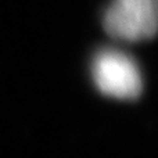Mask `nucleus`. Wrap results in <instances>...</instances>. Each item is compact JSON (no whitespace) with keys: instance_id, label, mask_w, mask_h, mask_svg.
<instances>
[{"instance_id":"obj_1","label":"nucleus","mask_w":158,"mask_h":158,"mask_svg":"<svg viewBox=\"0 0 158 158\" xmlns=\"http://www.w3.org/2000/svg\"><path fill=\"white\" fill-rule=\"evenodd\" d=\"M158 0H115L104 15V29L125 40H142L156 35Z\"/></svg>"},{"instance_id":"obj_2","label":"nucleus","mask_w":158,"mask_h":158,"mask_svg":"<svg viewBox=\"0 0 158 158\" xmlns=\"http://www.w3.org/2000/svg\"><path fill=\"white\" fill-rule=\"evenodd\" d=\"M93 78L100 92L112 97L132 100L142 93V77L136 63L115 50H104L96 56Z\"/></svg>"}]
</instances>
